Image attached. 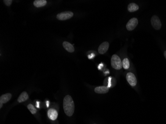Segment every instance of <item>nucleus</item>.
Masks as SVG:
<instances>
[{
  "label": "nucleus",
  "instance_id": "f257e3e1",
  "mask_svg": "<svg viewBox=\"0 0 166 124\" xmlns=\"http://www.w3.org/2000/svg\"><path fill=\"white\" fill-rule=\"evenodd\" d=\"M63 109L66 115L71 117L73 115L75 111V104L72 97L67 95L63 99Z\"/></svg>",
  "mask_w": 166,
  "mask_h": 124
},
{
  "label": "nucleus",
  "instance_id": "f03ea898",
  "mask_svg": "<svg viewBox=\"0 0 166 124\" xmlns=\"http://www.w3.org/2000/svg\"><path fill=\"white\" fill-rule=\"evenodd\" d=\"M111 65L114 69L119 70L122 68V62L118 56L113 55L111 59Z\"/></svg>",
  "mask_w": 166,
  "mask_h": 124
},
{
  "label": "nucleus",
  "instance_id": "7ed1b4c3",
  "mask_svg": "<svg viewBox=\"0 0 166 124\" xmlns=\"http://www.w3.org/2000/svg\"><path fill=\"white\" fill-rule=\"evenodd\" d=\"M74 14L72 11H64L58 14L56 16L57 19L59 21H65L73 17Z\"/></svg>",
  "mask_w": 166,
  "mask_h": 124
},
{
  "label": "nucleus",
  "instance_id": "20e7f679",
  "mask_svg": "<svg viewBox=\"0 0 166 124\" xmlns=\"http://www.w3.org/2000/svg\"><path fill=\"white\" fill-rule=\"evenodd\" d=\"M126 79L131 87H135L137 83L136 77L132 72H128L126 75Z\"/></svg>",
  "mask_w": 166,
  "mask_h": 124
},
{
  "label": "nucleus",
  "instance_id": "39448f33",
  "mask_svg": "<svg viewBox=\"0 0 166 124\" xmlns=\"http://www.w3.org/2000/svg\"><path fill=\"white\" fill-rule=\"evenodd\" d=\"M151 23L153 27L156 30H159L161 28V22L158 16L155 15L153 16L151 19Z\"/></svg>",
  "mask_w": 166,
  "mask_h": 124
},
{
  "label": "nucleus",
  "instance_id": "423d86ee",
  "mask_svg": "<svg viewBox=\"0 0 166 124\" xmlns=\"http://www.w3.org/2000/svg\"><path fill=\"white\" fill-rule=\"evenodd\" d=\"M138 21L137 19L135 17H133L130 19L128 22H127L126 27L128 31H132L136 28L137 25H138Z\"/></svg>",
  "mask_w": 166,
  "mask_h": 124
},
{
  "label": "nucleus",
  "instance_id": "0eeeda50",
  "mask_svg": "<svg viewBox=\"0 0 166 124\" xmlns=\"http://www.w3.org/2000/svg\"><path fill=\"white\" fill-rule=\"evenodd\" d=\"M109 48V43L107 41L102 43L98 48V52L100 54H104L108 50Z\"/></svg>",
  "mask_w": 166,
  "mask_h": 124
},
{
  "label": "nucleus",
  "instance_id": "6e6552de",
  "mask_svg": "<svg viewBox=\"0 0 166 124\" xmlns=\"http://www.w3.org/2000/svg\"><path fill=\"white\" fill-rule=\"evenodd\" d=\"M47 115L50 120L55 121L58 117V112L55 109H49L47 112Z\"/></svg>",
  "mask_w": 166,
  "mask_h": 124
},
{
  "label": "nucleus",
  "instance_id": "1a4fd4ad",
  "mask_svg": "<svg viewBox=\"0 0 166 124\" xmlns=\"http://www.w3.org/2000/svg\"><path fill=\"white\" fill-rule=\"evenodd\" d=\"M94 90L95 92L98 94H105L109 91V88L105 86H100L96 87Z\"/></svg>",
  "mask_w": 166,
  "mask_h": 124
},
{
  "label": "nucleus",
  "instance_id": "9d476101",
  "mask_svg": "<svg viewBox=\"0 0 166 124\" xmlns=\"http://www.w3.org/2000/svg\"><path fill=\"white\" fill-rule=\"evenodd\" d=\"M12 96V95L10 93H7L2 95V96L0 97V103H2L3 104L6 103L11 100Z\"/></svg>",
  "mask_w": 166,
  "mask_h": 124
},
{
  "label": "nucleus",
  "instance_id": "9b49d317",
  "mask_svg": "<svg viewBox=\"0 0 166 124\" xmlns=\"http://www.w3.org/2000/svg\"><path fill=\"white\" fill-rule=\"evenodd\" d=\"M63 46L66 51L70 53H73L75 51L73 45L67 41H64L63 43Z\"/></svg>",
  "mask_w": 166,
  "mask_h": 124
},
{
  "label": "nucleus",
  "instance_id": "f8f14e48",
  "mask_svg": "<svg viewBox=\"0 0 166 124\" xmlns=\"http://www.w3.org/2000/svg\"><path fill=\"white\" fill-rule=\"evenodd\" d=\"M29 96L27 92L25 91H23L20 95L19 96V98H17V101L19 103H22V102H25V101H27L28 99Z\"/></svg>",
  "mask_w": 166,
  "mask_h": 124
},
{
  "label": "nucleus",
  "instance_id": "ddd939ff",
  "mask_svg": "<svg viewBox=\"0 0 166 124\" xmlns=\"http://www.w3.org/2000/svg\"><path fill=\"white\" fill-rule=\"evenodd\" d=\"M47 4L46 0H35L33 2V5L36 8H41Z\"/></svg>",
  "mask_w": 166,
  "mask_h": 124
},
{
  "label": "nucleus",
  "instance_id": "4468645a",
  "mask_svg": "<svg viewBox=\"0 0 166 124\" xmlns=\"http://www.w3.org/2000/svg\"><path fill=\"white\" fill-rule=\"evenodd\" d=\"M128 11L130 13L132 12H134V11H137L139 9V6L138 5L135 3H130L129 4L127 8Z\"/></svg>",
  "mask_w": 166,
  "mask_h": 124
},
{
  "label": "nucleus",
  "instance_id": "2eb2a0df",
  "mask_svg": "<svg viewBox=\"0 0 166 124\" xmlns=\"http://www.w3.org/2000/svg\"><path fill=\"white\" fill-rule=\"evenodd\" d=\"M122 67L125 70L128 69L130 67V63L128 59L124 58L122 61Z\"/></svg>",
  "mask_w": 166,
  "mask_h": 124
},
{
  "label": "nucleus",
  "instance_id": "dca6fc26",
  "mask_svg": "<svg viewBox=\"0 0 166 124\" xmlns=\"http://www.w3.org/2000/svg\"><path fill=\"white\" fill-rule=\"evenodd\" d=\"M27 108H28L29 111L32 114H35L36 113V112H37V110L35 108V106L33 105H32V104H28V105H27Z\"/></svg>",
  "mask_w": 166,
  "mask_h": 124
},
{
  "label": "nucleus",
  "instance_id": "f3484780",
  "mask_svg": "<svg viewBox=\"0 0 166 124\" xmlns=\"http://www.w3.org/2000/svg\"><path fill=\"white\" fill-rule=\"evenodd\" d=\"M3 2L5 5L7 6H9L11 5L13 1L12 0H4V1H3Z\"/></svg>",
  "mask_w": 166,
  "mask_h": 124
},
{
  "label": "nucleus",
  "instance_id": "a211bd4d",
  "mask_svg": "<svg viewBox=\"0 0 166 124\" xmlns=\"http://www.w3.org/2000/svg\"><path fill=\"white\" fill-rule=\"evenodd\" d=\"M36 107H38V108H39V101H37V102H36Z\"/></svg>",
  "mask_w": 166,
  "mask_h": 124
},
{
  "label": "nucleus",
  "instance_id": "6ab92c4d",
  "mask_svg": "<svg viewBox=\"0 0 166 124\" xmlns=\"http://www.w3.org/2000/svg\"><path fill=\"white\" fill-rule=\"evenodd\" d=\"M49 102L48 101H46V106H47V107H49Z\"/></svg>",
  "mask_w": 166,
  "mask_h": 124
},
{
  "label": "nucleus",
  "instance_id": "aec40b11",
  "mask_svg": "<svg viewBox=\"0 0 166 124\" xmlns=\"http://www.w3.org/2000/svg\"><path fill=\"white\" fill-rule=\"evenodd\" d=\"M3 104L2 103H0V108H2V106H3Z\"/></svg>",
  "mask_w": 166,
  "mask_h": 124
},
{
  "label": "nucleus",
  "instance_id": "412c9836",
  "mask_svg": "<svg viewBox=\"0 0 166 124\" xmlns=\"http://www.w3.org/2000/svg\"><path fill=\"white\" fill-rule=\"evenodd\" d=\"M164 56L166 59V51H165L164 52Z\"/></svg>",
  "mask_w": 166,
  "mask_h": 124
},
{
  "label": "nucleus",
  "instance_id": "4be33fe9",
  "mask_svg": "<svg viewBox=\"0 0 166 124\" xmlns=\"http://www.w3.org/2000/svg\"></svg>",
  "mask_w": 166,
  "mask_h": 124
}]
</instances>
